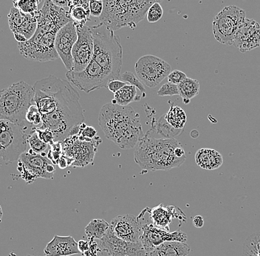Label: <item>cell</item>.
I'll return each mask as SVG.
<instances>
[{
    "instance_id": "d6986e66",
    "label": "cell",
    "mask_w": 260,
    "mask_h": 256,
    "mask_svg": "<svg viewBox=\"0 0 260 256\" xmlns=\"http://www.w3.org/2000/svg\"><path fill=\"white\" fill-rule=\"evenodd\" d=\"M8 24L14 35H20L27 41L36 33L38 24V11L26 14L13 7L8 16Z\"/></svg>"
},
{
    "instance_id": "d590c367",
    "label": "cell",
    "mask_w": 260,
    "mask_h": 256,
    "mask_svg": "<svg viewBox=\"0 0 260 256\" xmlns=\"http://www.w3.org/2000/svg\"><path fill=\"white\" fill-rule=\"evenodd\" d=\"M121 79L123 82H126V84H129V85L134 86L140 91L143 92V93H145L146 89L144 84L138 79L137 76L133 74V72H128V71L123 72L121 75Z\"/></svg>"
},
{
    "instance_id": "44dd1931",
    "label": "cell",
    "mask_w": 260,
    "mask_h": 256,
    "mask_svg": "<svg viewBox=\"0 0 260 256\" xmlns=\"http://www.w3.org/2000/svg\"><path fill=\"white\" fill-rule=\"evenodd\" d=\"M44 252L46 256H69L81 253L78 243L71 236H55L47 244Z\"/></svg>"
},
{
    "instance_id": "4316f807",
    "label": "cell",
    "mask_w": 260,
    "mask_h": 256,
    "mask_svg": "<svg viewBox=\"0 0 260 256\" xmlns=\"http://www.w3.org/2000/svg\"><path fill=\"white\" fill-rule=\"evenodd\" d=\"M141 97L138 96L137 88L134 86L126 84L119 91L114 94V99L112 103L121 106H129V103L139 101Z\"/></svg>"
},
{
    "instance_id": "60d3db41",
    "label": "cell",
    "mask_w": 260,
    "mask_h": 256,
    "mask_svg": "<svg viewBox=\"0 0 260 256\" xmlns=\"http://www.w3.org/2000/svg\"><path fill=\"white\" fill-rule=\"evenodd\" d=\"M102 248L95 239H89V248L87 252L82 254L84 256H99V252L102 251Z\"/></svg>"
},
{
    "instance_id": "d4e9b609",
    "label": "cell",
    "mask_w": 260,
    "mask_h": 256,
    "mask_svg": "<svg viewBox=\"0 0 260 256\" xmlns=\"http://www.w3.org/2000/svg\"><path fill=\"white\" fill-rule=\"evenodd\" d=\"M70 19L76 25H85L89 20V1L81 0V1H69Z\"/></svg>"
},
{
    "instance_id": "bcb514c9",
    "label": "cell",
    "mask_w": 260,
    "mask_h": 256,
    "mask_svg": "<svg viewBox=\"0 0 260 256\" xmlns=\"http://www.w3.org/2000/svg\"><path fill=\"white\" fill-rule=\"evenodd\" d=\"M58 167H59L61 169H64L67 167L68 166V160H67V157L64 156L62 155V156L60 158L59 161L58 163Z\"/></svg>"
},
{
    "instance_id": "9c48e42d",
    "label": "cell",
    "mask_w": 260,
    "mask_h": 256,
    "mask_svg": "<svg viewBox=\"0 0 260 256\" xmlns=\"http://www.w3.org/2000/svg\"><path fill=\"white\" fill-rule=\"evenodd\" d=\"M245 19V11L240 8L236 6L224 8L212 22L214 38L222 45H233L236 33Z\"/></svg>"
},
{
    "instance_id": "7c38bea8",
    "label": "cell",
    "mask_w": 260,
    "mask_h": 256,
    "mask_svg": "<svg viewBox=\"0 0 260 256\" xmlns=\"http://www.w3.org/2000/svg\"><path fill=\"white\" fill-rule=\"evenodd\" d=\"M146 207L138 215V218L141 223L142 233H141V244L148 254L160 244L166 241H179L186 243L187 235L181 231H176L170 233L160 228H156L152 224V220H146Z\"/></svg>"
},
{
    "instance_id": "603a6c76",
    "label": "cell",
    "mask_w": 260,
    "mask_h": 256,
    "mask_svg": "<svg viewBox=\"0 0 260 256\" xmlns=\"http://www.w3.org/2000/svg\"><path fill=\"white\" fill-rule=\"evenodd\" d=\"M191 248L186 243L179 241H166L154 248L149 256H186Z\"/></svg>"
},
{
    "instance_id": "8992f818",
    "label": "cell",
    "mask_w": 260,
    "mask_h": 256,
    "mask_svg": "<svg viewBox=\"0 0 260 256\" xmlns=\"http://www.w3.org/2000/svg\"><path fill=\"white\" fill-rule=\"evenodd\" d=\"M154 0L104 1V9L99 19L101 23L115 32L122 27L134 30L143 20Z\"/></svg>"
},
{
    "instance_id": "c3c4849f",
    "label": "cell",
    "mask_w": 260,
    "mask_h": 256,
    "mask_svg": "<svg viewBox=\"0 0 260 256\" xmlns=\"http://www.w3.org/2000/svg\"><path fill=\"white\" fill-rule=\"evenodd\" d=\"M3 209H2L1 205H0V223H2V220H3Z\"/></svg>"
},
{
    "instance_id": "ffe728a7",
    "label": "cell",
    "mask_w": 260,
    "mask_h": 256,
    "mask_svg": "<svg viewBox=\"0 0 260 256\" xmlns=\"http://www.w3.org/2000/svg\"><path fill=\"white\" fill-rule=\"evenodd\" d=\"M233 45L242 53H246L259 47V24L253 19L246 18L236 33Z\"/></svg>"
},
{
    "instance_id": "7402d4cb",
    "label": "cell",
    "mask_w": 260,
    "mask_h": 256,
    "mask_svg": "<svg viewBox=\"0 0 260 256\" xmlns=\"http://www.w3.org/2000/svg\"><path fill=\"white\" fill-rule=\"evenodd\" d=\"M178 208L175 206H164L160 204L154 208H149L151 220L156 228L170 232V225L172 220L177 217Z\"/></svg>"
},
{
    "instance_id": "cb8c5ba5",
    "label": "cell",
    "mask_w": 260,
    "mask_h": 256,
    "mask_svg": "<svg viewBox=\"0 0 260 256\" xmlns=\"http://www.w3.org/2000/svg\"><path fill=\"white\" fill-rule=\"evenodd\" d=\"M195 161L201 168L207 170L217 169L222 164V155L211 149H201L195 155Z\"/></svg>"
},
{
    "instance_id": "e0dca14e",
    "label": "cell",
    "mask_w": 260,
    "mask_h": 256,
    "mask_svg": "<svg viewBox=\"0 0 260 256\" xmlns=\"http://www.w3.org/2000/svg\"><path fill=\"white\" fill-rule=\"evenodd\" d=\"M77 40V30L72 21L61 27L57 33L55 49L68 71L73 70L72 50Z\"/></svg>"
},
{
    "instance_id": "f1b7e54d",
    "label": "cell",
    "mask_w": 260,
    "mask_h": 256,
    "mask_svg": "<svg viewBox=\"0 0 260 256\" xmlns=\"http://www.w3.org/2000/svg\"><path fill=\"white\" fill-rule=\"evenodd\" d=\"M110 228V224L100 218L90 221L86 226L85 233L89 239L101 240Z\"/></svg>"
},
{
    "instance_id": "277c9868",
    "label": "cell",
    "mask_w": 260,
    "mask_h": 256,
    "mask_svg": "<svg viewBox=\"0 0 260 256\" xmlns=\"http://www.w3.org/2000/svg\"><path fill=\"white\" fill-rule=\"evenodd\" d=\"M180 145L175 139L157 138L146 134L136 147L135 162L146 171H167L178 168L186 160L175 156V149Z\"/></svg>"
},
{
    "instance_id": "9a60e30c",
    "label": "cell",
    "mask_w": 260,
    "mask_h": 256,
    "mask_svg": "<svg viewBox=\"0 0 260 256\" xmlns=\"http://www.w3.org/2000/svg\"><path fill=\"white\" fill-rule=\"evenodd\" d=\"M78 40L72 50L73 72L84 70L93 57V39L90 27L76 25Z\"/></svg>"
},
{
    "instance_id": "5bb4252c",
    "label": "cell",
    "mask_w": 260,
    "mask_h": 256,
    "mask_svg": "<svg viewBox=\"0 0 260 256\" xmlns=\"http://www.w3.org/2000/svg\"><path fill=\"white\" fill-rule=\"evenodd\" d=\"M18 161V171H20L22 179L27 184L34 182L37 178L53 179L54 174L47 171V166L52 163L47 156L36 154L30 149L21 155Z\"/></svg>"
},
{
    "instance_id": "8fae6325",
    "label": "cell",
    "mask_w": 260,
    "mask_h": 256,
    "mask_svg": "<svg viewBox=\"0 0 260 256\" xmlns=\"http://www.w3.org/2000/svg\"><path fill=\"white\" fill-rule=\"evenodd\" d=\"M171 65L157 56L146 55L135 64L136 76L144 85L149 88L157 87L170 74Z\"/></svg>"
},
{
    "instance_id": "ee69618b",
    "label": "cell",
    "mask_w": 260,
    "mask_h": 256,
    "mask_svg": "<svg viewBox=\"0 0 260 256\" xmlns=\"http://www.w3.org/2000/svg\"><path fill=\"white\" fill-rule=\"evenodd\" d=\"M78 248H79V250L80 251L81 253L84 254L89 249V241H86V240H80L78 242Z\"/></svg>"
},
{
    "instance_id": "f6af8a7d",
    "label": "cell",
    "mask_w": 260,
    "mask_h": 256,
    "mask_svg": "<svg viewBox=\"0 0 260 256\" xmlns=\"http://www.w3.org/2000/svg\"><path fill=\"white\" fill-rule=\"evenodd\" d=\"M192 223L195 228H201L204 225V220H203V217L201 216V215H196L193 218Z\"/></svg>"
},
{
    "instance_id": "e575fe53",
    "label": "cell",
    "mask_w": 260,
    "mask_h": 256,
    "mask_svg": "<svg viewBox=\"0 0 260 256\" xmlns=\"http://www.w3.org/2000/svg\"><path fill=\"white\" fill-rule=\"evenodd\" d=\"M26 121L34 127L37 128V126L40 125V126H42V116H41L40 111H39V108L36 103L30 106L27 110V114H26Z\"/></svg>"
},
{
    "instance_id": "3957f363",
    "label": "cell",
    "mask_w": 260,
    "mask_h": 256,
    "mask_svg": "<svg viewBox=\"0 0 260 256\" xmlns=\"http://www.w3.org/2000/svg\"><path fill=\"white\" fill-rule=\"evenodd\" d=\"M99 124L106 137L122 149L136 148L145 136L139 115L129 106L112 102L104 105L99 112Z\"/></svg>"
},
{
    "instance_id": "4dcf8cb0",
    "label": "cell",
    "mask_w": 260,
    "mask_h": 256,
    "mask_svg": "<svg viewBox=\"0 0 260 256\" xmlns=\"http://www.w3.org/2000/svg\"><path fill=\"white\" fill-rule=\"evenodd\" d=\"M243 248V256H260V233L247 238Z\"/></svg>"
},
{
    "instance_id": "b9f144b4",
    "label": "cell",
    "mask_w": 260,
    "mask_h": 256,
    "mask_svg": "<svg viewBox=\"0 0 260 256\" xmlns=\"http://www.w3.org/2000/svg\"><path fill=\"white\" fill-rule=\"evenodd\" d=\"M126 83L120 80H113L109 83L107 85V89L113 93H116L117 92L119 91L121 89L126 85Z\"/></svg>"
},
{
    "instance_id": "836d02e7",
    "label": "cell",
    "mask_w": 260,
    "mask_h": 256,
    "mask_svg": "<svg viewBox=\"0 0 260 256\" xmlns=\"http://www.w3.org/2000/svg\"><path fill=\"white\" fill-rule=\"evenodd\" d=\"M164 15V10L159 2L155 3L149 8L146 14V19L149 23H155L161 19Z\"/></svg>"
},
{
    "instance_id": "ba28073f",
    "label": "cell",
    "mask_w": 260,
    "mask_h": 256,
    "mask_svg": "<svg viewBox=\"0 0 260 256\" xmlns=\"http://www.w3.org/2000/svg\"><path fill=\"white\" fill-rule=\"evenodd\" d=\"M37 127L30 124L19 126L8 121H0V157L7 163L19 160L28 148V136Z\"/></svg>"
},
{
    "instance_id": "7dc6e473",
    "label": "cell",
    "mask_w": 260,
    "mask_h": 256,
    "mask_svg": "<svg viewBox=\"0 0 260 256\" xmlns=\"http://www.w3.org/2000/svg\"><path fill=\"white\" fill-rule=\"evenodd\" d=\"M52 2H53L55 6H58L59 8H62V9H64L65 6H68V3H69V1H65V0H53Z\"/></svg>"
},
{
    "instance_id": "1f68e13d",
    "label": "cell",
    "mask_w": 260,
    "mask_h": 256,
    "mask_svg": "<svg viewBox=\"0 0 260 256\" xmlns=\"http://www.w3.org/2000/svg\"><path fill=\"white\" fill-rule=\"evenodd\" d=\"M40 1L36 0H25V1L13 2L14 7L21 12L26 14H31L38 11V6Z\"/></svg>"
},
{
    "instance_id": "f546056e",
    "label": "cell",
    "mask_w": 260,
    "mask_h": 256,
    "mask_svg": "<svg viewBox=\"0 0 260 256\" xmlns=\"http://www.w3.org/2000/svg\"><path fill=\"white\" fill-rule=\"evenodd\" d=\"M167 122L175 129H183L186 123V115L183 108L172 105L167 115Z\"/></svg>"
},
{
    "instance_id": "ac0fdd59",
    "label": "cell",
    "mask_w": 260,
    "mask_h": 256,
    "mask_svg": "<svg viewBox=\"0 0 260 256\" xmlns=\"http://www.w3.org/2000/svg\"><path fill=\"white\" fill-rule=\"evenodd\" d=\"M110 230L113 234L123 241L131 243L141 242V223L138 217L130 214L118 215L110 223Z\"/></svg>"
},
{
    "instance_id": "83f0119b",
    "label": "cell",
    "mask_w": 260,
    "mask_h": 256,
    "mask_svg": "<svg viewBox=\"0 0 260 256\" xmlns=\"http://www.w3.org/2000/svg\"><path fill=\"white\" fill-rule=\"evenodd\" d=\"M179 95L183 98V103L188 104L190 100L196 97L200 92V83L195 79L187 78L178 84Z\"/></svg>"
},
{
    "instance_id": "681fc988",
    "label": "cell",
    "mask_w": 260,
    "mask_h": 256,
    "mask_svg": "<svg viewBox=\"0 0 260 256\" xmlns=\"http://www.w3.org/2000/svg\"><path fill=\"white\" fill-rule=\"evenodd\" d=\"M8 256H16L15 254L14 253V252H11V253L9 254V255Z\"/></svg>"
},
{
    "instance_id": "30bf717a",
    "label": "cell",
    "mask_w": 260,
    "mask_h": 256,
    "mask_svg": "<svg viewBox=\"0 0 260 256\" xmlns=\"http://www.w3.org/2000/svg\"><path fill=\"white\" fill-rule=\"evenodd\" d=\"M66 78L68 82L72 83L75 87L86 93L101 88H107L109 83L113 81L93 59H92L87 68L81 72L68 71Z\"/></svg>"
},
{
    "instance_id": "2e32d148",
    "label": "cell",
    "mask_w": 260,
    "mask_h": 256,
    "mask_svg": "<svg viewBox=\"0 0 260 256\" xmlns=\"http://www.w3.org/2000/svg\"><path fill=\"white\" fill-rule=\"evenodd\" d=\"M99 245L102 250L110 256H147L141 242L131 243L118 239L109 229L105 236L99 240Z\"/></svg>"
},
{
    "instance_id": "7bdbcfd3",
    "label": "cell",
    "mask_w": 260,
    "mask_h": 256,
    "mask_svg": "<svg viewBox=\"0 0 260 256\" xmlns=\"http://www.w3.org/2000/svg\"><path fill=\"white\" fill-rule=\"evenodd\" d=\"M62 156V152H56V151L49 149V152L47 155V157L52 162L53 165H58L60 158Z\"/></svg>"
},
{
    "instance_id": "d6a6232c",
    "label": "cell",
    "mask_w": 260,
    "mask_h": 256,
    "mask_svg": "<svg viewBox=\"0 0 260 256\" xmlns=\"http://www.w3.org/2000/svg\"><path fill=\"white\" fill-rule=\"evenodd\" d=\"M27 141H28L30 149L32 152H35L36 154H38V155H41V154L45 152L49 147L48 144L45 143L43 141L40 140L35 130L28 136Z\"/></svg>"
},
{
    "instance_id": "ab89813d",
    "label": "cell",
    "mask_w": 260,
    "mask_h": 256,
    "mask_svg": "<svg viewBox=\"0 0 260 256\" xmlns=\"http://www.w3.org/2000/svg\"><path fill=\"white\" fill-rule=\"evenodd\" d=\"M187 78L188 77H187L186 75L184 72L178 70V69H175V70L170 72L167 79H168L169 82L175 84V85H178Z\"/></svg>"
},
{
    "instance_id": "7a4b0ae2",
    "label": "cell",
    "mask_w": 260,
    "mask_h": 256,
    "mask_svg": "<svg viewBox=\"0 0 260 256\" xmlns=\"http://www.w3.org/2000/svg\"><path fill=\"white\" fill-rule=\"evenodd\" d=\"M68 11L47 0L38 11L36 33L28 41L18 44L21 55L28 60L40 62L55 61L58 58L55 41L58 30L71 22Z\"/></svg>"
},
{
    "instance_id": "8d00e7d4",
    "label": "cell",
    "mask_w": 260,
    "mask_h": 256,
    "mask_svg": "<svg viewBox=\"0 0 260 256\" xmlns=\"http://www.w3.org/2000/svg\"><path fill=\"white\" fill-rule=\"evenodd\" d=\"M158 96H173L179 95L178 85L172 84V83H166L157 91Z\"/></svg>"
},
{
    "instance_id": "6da1fadb",
    "label": "cell",
    "mask_w": 260,
    "mask_h": 256,
    "mask_svg": "<svg viewBox=\"0 0 260 256\" xmlns=\"http://www.w3.org/2000/svg\"><path fill=\"white\" fill-rule=\"evenodd\" d=\"M34 101L42 116L40 129L53 133L54 142L77 135L85 118L80 95L68 81L50 75L34 85Z\"/></svg>"
},
{
    "instance_id": "52a82bcc",
    "label": "cell",
    "mask_w": 260,
    "mask_h": 256,
    "mask_svg": "<svg viewBox=\"0 0 260 256\" xmlns=\"http://www.w3.org/2000/svg\"><path fill=\"white\" fill-rule=\"evenodd\" d=\"M34 87L27 83H14L0 90V121H8L19 126H26V114L34 101Z\"/></svg>"
},
{
    "instance_id": "f35d334b",
    "label": "cell",
    "mask_w": 260,
    "mask_h": 256,
    "mask_svg": "<svg viewBox=\"0 0 260 256\" xmlns=\"http://www.w3.org/2000/svg\"><path fill=\"white\" fill-rule=\"evenodd\" d=\"M35 131L40 140L43 141L45 143L48 144L49 145H52L54 143V135L51 131L47 129H40V128H36Z\"/></svg>"
},
{
    "instance_id": "5b68a950",
    "label": "cell",
    "mask_w": 260,
    "mask_h": 256,
    "mask_svg": "<svg viewBox=\"0 0 260 256\" xmlns=\"http://www.w3.org/2000/svg\"><path fill=\"white\" fill-rule=\"evenodd\" d=\"M93 39V57L111 78L119 80L123 64V48L118 35L103 23L90 27Z\"/></svg>"
},
{
    "instance_id": "74e56055",
    "label": "cell",
    "mask_w": 260,
    "mask_h": 256,
    "mask_svg": "<svg viewBox=\"0 0 260 256\" xmlns=\"http://www.w3.org/2000/svg\"><path fill=\"white\" fill-rule=\"evenodd\" d=\"M104 9V1L102 0H91L89 1V12L90 16L100 18Z\"/></svg>"
},
{
    "instance_id": "484cf974",
    "label": "cell",
    "mask_w": 260,
    "mask_h": 256,
    "mask_svg": "<svg viewBox=\"0 0 260 256\" xmlns=\"http://www.w3.org/2000/svg\"><path fill=\"white\" fill-rule=\"evenodd\" d=\"M149 131L159 134L160 138L175 139V137H178L183 133V129H175L167 122L165 116H162L157 121L154 120L152 123V128Z\"/></svg>"
},
{
    "instance_id": "4fadbf2b",
    "label": "cell",
    "mask_w": 260,
    "mask_h": 256,
    "mask_svg": "<svg viewBox=\"0 0 260 256\" xmlns=\"http://www.w3.org/2000/svg\"><path fill=\"white\" fill-rule=\"evenodd\" d=\"M102 140L99 136L92 142H83L79 136L68 137L61 142L62 155L74 160L73 167H84L93 161L95 152Z\"/></svg>"
}]
</instances>
